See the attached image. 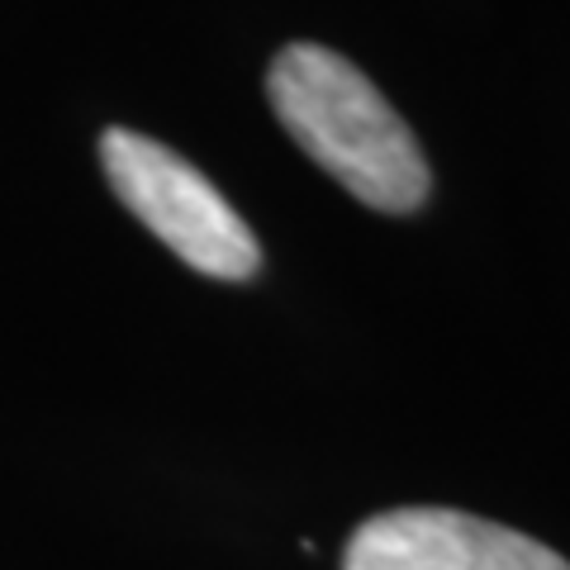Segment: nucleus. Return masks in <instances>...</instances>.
<instances>
[{
    "label": "nucleus",
    "mask_w": 570,
    "mask_h": 570,
    "mask_svg": "<svg viewBox=\"0 0 570 570\" xmlns=\"http://www.w3.org/2000/svg\"><path fill=\"white\" fill-rule=\"evenodd\" d=\"M266 100L281 129L366 209L414 214L428 200L433 171L414 129L343 52L324 43L281 48L266 71Z\"/></svg>",
    "instance_id": "f257e3e1"
},
{
    "label": "nucleus",
    "mask_w": 570,
    "mask_h": 570,
    "mask_svg": "<svg viewBox=\"0 0 570 570\" xmlns=\"http://www.w3.org/2000/svg\"><path fill=\"white\" fill-rule=\"evenodd\" d=\"M100 163L124 209L153 228L176 257L214 281H253L262 247L243 214L219 195L209 176L171 153L167 142L134 129L100 134Z\"/></svg>",
    "instance_id": "f03ea898"
},
{
    "label": "nucleus",
    "mask_w": 570,
    "mask_h": 570,
    "mask_svg": "<svg viewBox=\"0 0 570 570\" xmlns=\"http://www.w3.org/2000/svg\"><path fill=\"white\" fill-rule=\"evenodd\" d=\"M343 570H570V561L461 509H385L352 532Z\"/></svg>",
    "instance_id": "7ed1b4c3"
}]
</instances>
